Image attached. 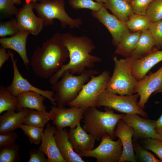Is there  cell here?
<instances>
[{"label":"cell","instance_id":"cell-31","mask_svg":"<svg viewBox=\"0 0 162 162\" xmlns=\"http://www.w3.org/2000/svg\"><path fill=\"white\" fill-rule=\"evenodd\" d=\"M32 144L38 145L41 142L43 128L23 124L20 126Z\"/></svg>","mask_w":162,"mask_h":162},{"label":"cell","instance_id":"cell-5","mask_svg":"<svg viewBox=\"0 0 162 162\" xmlns=\"http://www.w3.org/2000/svg\"><path fill=\"white\" fill-rule=\"evenodd\" d=\"M113 59L114 70L105 91L122 95L134 94L137 81L131 72L133 58L130 57L118 59L114 57Z\"/></svg>","mask_w":162,"mask_h":162},{"label":"cell","instance_id":"cell-19","mask_svg":"<svg viewBox=\"0 0 162 162\" xmlns=\"http://www.w3.org/2000/svg\"><path fill=\"white\" fill-rule=\"evenodd\" d=\"M161 61L162 50L154 51L140 58L133 59L131 66V73L139 81L144 78L153 67Z\"/></svg>","mask_w":162,"mask_h":162},{"label":"cell","instance_id":"cell-46","mask_svg":"<svg viewBox=\"0 0 162 162\" xmlns=\"http://www.w3.org/2000/svg\"><path fill=\"white\" fill-rule=\"evenodd\" d=\"M38 0H25V2H27L34 3Z\"/></svg>","mask_w":162,"mask_h":162},{"label":"cell","instance_id":"cell-14","mask_svg":"<svg viewBox=\"0 0 162 162\" xmlns=\"http://www.w3.org/2000/svg\"><path fill=\"white\" fill-rule=\"evenodd\" d=\"M33 9V3L25 2L15 16L20 31L28 32L36 36L43 30L44 24L42 20L35 15Z\"/></svg>","mask_w":162,"mask_h":162},{"label":"cell","instance_id":"cell-37","mask_svg":"<svg viewBox=\"0 0 162 162\" xmlns=\"http://www.w3.org/2000/svg\"><path fill=\"white\" fill-rule=\"evenodd\" d=\"M144 139L145 148L155 153L162 162V141L151 138Z\"/></svg>","mask_w":162,"mask_h":162},{"label":"cell","instance_id":"cell-23","mask_svg":"<svg viewBox=\"0 0 162 162\" xmlns=\"http://www.w3.org/2000/svg\"><path fill=\"white\" fill-rule=\"evenodd\" d=\"M18 100L17 111L23 108L46 111L47 107L43 104L46 97L33 91L22 92L17 96Z\"/></svg>","mask_w":162,"mask_h":162},{"label":"cell","instance_id":"cell-48","mask_svg":"<svg viewBox=\"0 0 162 162\" xmlns=\"http://www.w3.org/2000/svg\"><path fill=\"white\" fill-rule=\"evenodd\" d=\"M125 0V1H126L127 2L129 3V4L130 1V0Z\"/></svg>","mask_w":162,"mask_h":162},{"label":"cell","instance_id":"cell-21","mask_svg":"<svg viewBox=\"0 0 162 162\" xmlns=\"http://www.w3.org/2000/svg\"><path fill=\"white\" fill-rule=\"evenodd\" d=\"M30 34L28 32L20 31L14 36L0 39L1 46L16 52L27 68L28 66H29L30 61L27 56L26 45L28 36Z\"/></svg>","mask_w":162,"mask_h":162},{"label":"cell","instance_id":"cell-3","mask_svg":"<svg viewBox=\"0 0 162 162\" xmlns=\"http://www.w3.org/2000/svg\"><path fill=\"white\" fill-rule=\"evenodd\" d=\"M105 111H100L96 107H90L85 110L83 115V129L92 135L96 140H99L106 134L113 140L116 126L125 114L114 113L113 109L105 107Z\"/></svg>","mask_w":162,"mask_h":162},{"label":"cell","instance_id":"cell-1","mask_svg":"<svg viewBox=\"0 0 162 162\" xmlns=\"http://www.w3.org/2000/svg\"><path fill=\"white\" fill-rule=\"evenodd\" d=\"M61 38L69 51L70 60L49 78V82L52 85L58 80L66 70H69L74 75L80 74L87 68H92L96 63L102 61L100 57L90 54L95 46L86 36H75L65 33L61 34Z\"/></svg>","mask_w":162,"mask_h":162},{"label":"cell","instance_id":"cell-22","mask_svg":"<svg viewBox=\"0 0 162 162\" xmlns=\"http://www.w3.org/2000/svg\"><path fill=\"white\" fill-rule=\"evenodd\" d=\"M29 109L23 108L17 112L15 110L7 111L0 116V134L13 131L20 128L24 124Z\"/></svg>","mask_w":162,"mask_h":162},{"label":"cell","instance_id":"cell-7","mask_svg":"<svg viewBox=\"0 0 162 162\" xmlns=\"http://www.w3.org/2000/svg\"><path fill=\"white\" fill-rule=\"evenodd\" d=\"M110 77L109 72L107 70L103 71L98 76L92 75L76 98L68 105L85 110L90 107H96L98 97L106 91Z\"/></svg>","mask_w":162,"mask_h":162},{"label":"cell","instance_id":"cell-4","mask_svg":"<svg viewBox=\"0 0 162 162\" xmlns=\"http://www.w3.org/2000/svg\"><path fill=\"white\" fill-rule=\"evenodd\" d=\"M99 73L96 70L87 69L78 76H75L69 70L65 71L62 78L52 85L53 98L58 106H64L77 97L84 85L92 75Z\"/></svg>","mask_w":162,"mask_h":162},{"label":"cell","instance_id":"cell-6","mask_svg":"<svg viewBox=\"0 0 162 162\" xmlns=\"http://www.w3.org/2000/svg\"><path fill=\"white\" fill-rule=\"evenodd\" d=\"M65 0H41L40 2L33 3L34 9L46 27L53 23V20L60 21L62 28L69 26L71 28H79L82 23L80 18L73 19L66 12Z\"/></svg>","mask_w":162,"mask_h":162},{"label":"cell","instance_id":"cell-2","mask_svg":"<svg viewBox=\"0 0 162 162\" xmlns=\"http://www.w3.org/2000/svg\"><path fill=\"white\" fill-rule=\"evenodd\" d=\"M69 52L64 45L61 34L57 33L34 50L30 61L35 74L41 78L49 79L64 64Z\"/></svg>","mask_w":162,"mask_h":162},{"label":"cell","instance_id":"cell-47","mask_svg":"<svg viewBox=\"0 0 162 162\" xmlns=\"http://www.w3.org/2000/svg\"><path fill=\"white\" fill-rule=\"evenodd\" d=\"M96 2H98L99 3L104 4L106 2V0H95Z\"/></svg>","mask_w":162,"mask_h":162},{"label":"cell","instance_id":"cell-40","mask_svg":"<svg viewBox=\"0 0 162 162\" xmlns=\"http://www.w3.org/2000/svg\"><path fill=\"white\" fill-rule=\"evenodd\" d=\"M18 137L13 131L0 134V150L14 144Z\"/></svg>","mask_w":162,"mask_h":162},{"label":"cell","instance_id":"cell-26","mask_svg":"<svg viewBox=\"0 0 162 162\" xmlns=\"http://www.w3.org/2000/svg\"><path fill=\"white\" fill-rule=\"evenodd\" d=\"M140 33V32H130L116 46L115 53L125 58L130 57L136 46Z\"/></svg>","mask_w":162,"mask_h":162},{"label":"cell","instance_id":"cell-25","mask_svg":"<svg viewBox=\"0 0 162 162\" xmlns=\"http://www.w3.org/2000/svg\"><path fill=\"white\" fill-rule=\"evenodd\" d=\"M104 6L124 22H126L130 16L134 13L130 4L124 0H106Z\"/></svg>","mask_w":162,"mask_h":162},{"label":"cell","instance_id":"cell-8","mask_svg":"<svg viewBox=\"0 0 162 162\" xmlns=\"http://www.w3.org/2000/svg\"><path fill=\"white\" fill-rule=\"evenodd\" d=\"M139 95L137 93L122 95L105 91L98 97L97 106L107 107L125 114H137L144 118L147 113L138 106Z\"/></svg>","mask_w":162,"mask_h":162},{"label":"cell","instance_id":"cell-35","mask_svg":"<svg viewBox=\"0 0 162 162\" xmlns=\"http://www.w3.org/2000/svg\"><path fill=\"white\" fill-rule=\"evenodd\" d=\"M134 150L137 158L141 162H161L154 155L142 147L140 144L135 142L133 143Z\"/></svg>","mask_w":162,"mask_h":162},{"label":"cell","instance_id":"cell-9","mask_svg":"<svg viewBox=\"0 0 162 162\" xmlns=\"http://www.w3.org/2000/svg\"><path fill=\"white\" fill-rule=\"evenodd\" d=\"M99 145L91 150L79 155L82 157L95 158L97 162H118L122 153V142L118 138L114 141L108 134L104 135Z\"/></svg>","mask_w":162,"mask_h":162},{"label":"cell","instance_id":"cell-24","mask_svg":"<svg viewBox=\"0 0 162 162\" xmlns=\"http://www.w3.org/2000/svg\"><path fill=\"white\" fill-rule=\"evenodd\" d=\"M156 44L148 30L141 32L136 46L130 56L134 59L142 58L157 50Z\"/></svg>","mask_w":162,"mask_h":162},{"label":"cell","instance_id":"cell-10","mask_svg":"<svg viewBox=\"0 0 162 162\" xmlns=\"http://www.w3.org/2000/svg\"><path fill=\"white\" fill-rule=\"evenodd\" d=\"M84 111L75 106L66 108L53 105L49 113L50 120L56 128L64 129L67 127L73 128L83 118Z\"/></svg>","mask_w":162,"mask_h":162},{"label":"cell","instance_id":"cell-39","mask_svg":"<svg viewBox=\"0 0 162 162\" xmlns=\"http://www.w3.org/2000/svg\"><path fill=\"white\" fill-rule=\"evenodd\" d=\"M17 10L11 0H0V13L5 17H12L15 15Z\"/></svg>","mask_w":162,"mask_h":162},{"label":"cell","instance_id":"cell-11","mask_svg":"<svg viewBox=\"0 0 162 162\" xmlns=\"http://www.w3.org/2000/svg\"><path fill=\"white\" fill-rule=\"evenodd\" d=\"M9 54L14 70V76L11 83L6 88L14 95L17 96L20 93L27 91H32L38 93L47 98L53 106L57 104L53 98L54 92L52 90H44L32 85L20 74L16 64L17 59H14V54L10 50L8 51Z\"/></svg>","mask_w":162,"mask_h":162},{"label":"cell","instance_id":"cell-15","mask_svg":"<svg viewBox=\"0 0 162 162\" xmlns=\"http://www.w3.org/2000/svg\"><path fill=\"white\" fill-rule=\"evenodd\" d=\"M162 86V66L155 72L146 75L142 79L137 81L134 94L137 93L139 95L138 103L139 107L143 110L151 95Z\"/></svg>","mask_w":162,"mask_h":162},{"label":"cell","instance_id":"cell-17","mask_svg":"<svg viewBox=\"0 0 162 162\" xmlns=\"http://www.w3.org/2000/svg\"><path fill=\"white\" fill-rule=\"evenodd\" d=\"M56 129V127L47 123L38 149L47 156L48 162H66L56 144L55 137Z\"/></svg>","mask_w":162,"mask_h":162},{"label":"cell","instance_id":"cell-38","mask_svg":"<svg viewBox=\"0 0 162 162\" xmlns=\"http://www.w3.org/2000/svg\"><path fill=\"white\" fill-rule=\"evenodd\" d=\"M153 0H130V5L134 14L145 15L147 9Z\"/></svg>","mask_w":162,"mask_h":162},{"label":"cell","instance_id":"cell-27","mask_svg":"<svg viewBox=\"0 0 162 162\" xmlns=\"http://www.w3.org/2000/svg\"><path fill=\"white\" fill-rule=\"evenodd\" d=\"M50 120L49 112L30 109L25 118L24 124L44 128Z\"/></svg>","mask_w":162,"mask_h":162},{"label":"cell","instance_id":"cell-32","mask_svg":"<svg viewBox=\"0 0 162 162\" xmlns=\"http://www.w3.org/2000/svg\"><path fill=\"white\" fill-rule=\"evenodd\" d=\"M151 22L162 20V0H153L148 7L145 15Z\"/></svg>","mask_w":162,"mask_h":162},{"label":"cell","instance_id":"cell-30","mask_svg":"<svg viewBox=\"0 0 162 162\" xmlns=\"http://www.w3.org/2000/svg\"><path fill=\"white\" fill-rule=\"evenodd\" d=\"M20 146L14 144L0 150V162H16L20 161Z\"/></svg>","mask_w":162,"mask_h":162},{"label":"cell","instance_id":"cell-43","mask_svg":"<svg viewBox=\"0 0 162 162\" xmlns=\"http://www.w3.org/2000/svg\"><path fill=\"white\" fill-rule=\"evenodd\" d=\"M162 92V86L156 91L155 94L159 92ZM156 129H160L162 128V114L160 117L155 122Z\"/></svg>","mask_w":162,"mask_h":162},{"label":"cell","instance_id":"cell-28","mask_svg":"<svg viewBox=\"0 0 162 162\" xmlns=\"http://www.w3.org/2000/svg\"><path fill=\"white\" fill-rule=\"evenodd\" d=\"M18 100L17 96L13 95L6 88L0 86V114L5 111H17Z\"/></svg>","mask_w":162,"mask_h":162},{"label":"cell","instance_id":"cell-13","mask_svg":"<svg viewBox=\"0 0 162 162\" xmlns=\"http://www.w3.org/2000/svg\"><path fill=\"white\" fill-rule=\"evenodd\" d=\"M92 14L107 29L116 46L130 32L125 22L110 14L104 6L97 11H92Z\"/></svg>","mask_w":162,"mask_h":162},{"label":"cell","instance_id":"cell-16","mask_svg":"<svg viewBox=\"0 0 162 162\" xmlns=\"http://www.w3.org/2000/svg\"><path fill=\"white\" fill-rule=\"evenodd\" d=\"M134 133L132 127L122 119L120 120L114 132L115 137L120 139L122 144V153L118 162L137 161V158L134 152L132 141Z\"/></svg>","mask_w":162,"mask_h":162},{"label":"cell","instance_id":"cell-36","mask_svg":"<svg viewBox=\"0 0 162 162\" xmlns=\"http://www.w3.org/2000/svg\"><path fill=\"white\" fill-rule=\"evenodd\" d=\"M158 48H162V20L151 22L148 29Z\"/></svg>","mask_w":162,"mask_h":162},{"label":"cell","instance_id":"cell-29","mask_svg":"<svg viewBox=\"0 0 162 162\" xmlns=\"http://www.w3.org/2000/svg\"><path fill=\"white\" fill-rule=\"evenodd\" d=\"M151 22L146 15L133 14L125 22L129 29L132 32H142L148 29Z\"/></svg>","mask_w":162,"mask_h":162},{"label":"cell","instance_id":"cell-34","mask_svg":"<svg viewBox=\"0 0 162 162\" xmlns=\"http://www.w3.org/2000/svg\"><path fill=\"white\" fill-rule=\"evenodd\" d=\"M69 3L74 9L86 8L92 11H97L104 6V4L95 2L93 0H69Z\"/></svg>","mask_w":162,"mask_h":162},{"label":"cell","instance_id":"cell-42","mask_svg":"<svg viewBox=\"0 0 162 162\" xmlns=\"http://www.w3.org/2000/svg\"><path fill=\"white\" fill-rule=\"evenodd\" d=\"M10 57V54L7 52L6 49L1 46L0 48V68Z\"/></svg>","mask_w":162,"mask_h":162},{"label":"cell","instance_id":"cell-18","mask_svg":"<svg viewBox=\"0 0 162 162\" xmlns=\"http://www.w3.org/2000/svg\"><path fill=\"white\" fill-rule=\"evenodd\" d=\"M68 132L69 141L75 151L78 154L90 151L94 148L95 138L82 127L80 122Z\"/></svg>","mask_w":162,"mask_h":162},{"label":"cell","instance_id":"cell-44","mask_svg":"<svg viewBox=\"0 0 162 162\" xmlns=\"http://www.w3.org/2000/svg\"><path fill=\"white\" fill-rule=\"evenodd\" d=\"M14 4H20L21 3V0H11Z\"/></svg>","mask_w":162,"mask_h":162},{"label":"cell","instance_id":"cell-20","mask_svg":"<svg viewBox=\"0 0 162 162\" xmlns=\"http://www.w3.org/2000/svg\"><path fill=\"white\" fill-rule=\"evenodd\" d=\"M55 137L58 149L66 162H88L83 160L74 149L69 140L68 132L65 128H56Z\"/></svg>","mask_w":162,"mask_h":162},{"label":"cell","instance_id":"cell-41","mask_svg":"<svg viewBox=\"0 0 162 162\" xmlns=\"http://www.w3.org/2000/svg\"><path fill=\"white\" fill-rule=\"evenodd\" d=\"M28 153L30 158L28 162H48L47 158L45 157V154L38 149H31Z\"/></svg>","mask_w":162,"mask_h":162},{"label":"cell","instance_id":"cell-33","mask_svg":"<svg viewBox=\"0 0 162 162\" xmlns=\"http://www.w3.org/2000/svg\"><path fill=\"white\" fill-rule=\"evenodd\" d=\"M20 30L16 18L1 22L0 23V36L3 38L9 35L11 36L17 34Z\"/></svg>","mask_w":162,"mask_h":162},{"label":"cell","instance_id":"cell-45","mask_svg":"<svg viewBox=\"0 0 162 162\" xmlns=\"http://www.w3.org/2000/svg\"><path fill=\"white\" fill-rule=\"evenodd\" d=\"M157 133L162 137V128L160 129H156Z\"/></svg>","mask_w":162,"mask_h":162},{"label":"cell","instance_id":"cell-12","mask_svg":"<svg viewBox=\"0 0 162 162\" xmlns=\"http://www.w3.org/2000/svg\"><path fill=\"white\" fill-rule=\"evenodd\" d=\"M137 114H125L122 119L134 129L133 140L151 138L162 141V137L156 131L155 121L140 117Z\"/></svg>","mask_w":162,"mask_h":162}]
</instances>
